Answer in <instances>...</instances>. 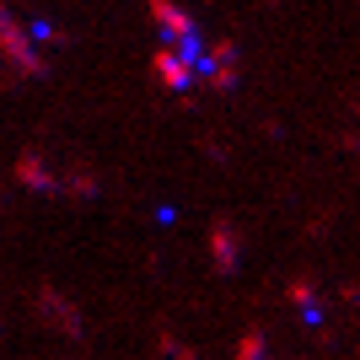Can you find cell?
<instances>
[{"mask_svg":"<svg viewBox=\"0 0 360 360\" xmlns=\"http://www.w3.org/2000/svg\"><path fill=\"white\" fill-rule=\"evenodd\" d=\"M38 307H44L49 323H60L65 333H81V317H75V307L60 296V290H38Z\"/></svg>","mask_w":360,"mask_h":360,"instance_id":"obj_1","label":"cell"},{"mask_svg":"<svg viewBox=\"0 0 360 360\" xmlns=\"http://www.w3.org/2000/svg\"><path fill=\"white\" fill-rule=\"evenodd\" d=\"M210 258H215V269H221V274L237 269V231H231V226H215V237H210Z\"/></svg>","mask_w":360,"mask_h":360,"instance_id":"obj_2","label":"cell"},{"mask_svg":"<svg viewBox=\"0 0 360 360\" xmlns=\"http://www.w3.org/2000/svg\"><path fill=\"white\" fill-rule=\"evenodd\" d=\"M156 70H162V81H172V86H188V75H194L178 54H162V60H156Z\"/></svg>","mask_w":360,"mask_h":360,"instance_id":"obj_3","label":"cell"},{"mask_svg":"<svg viewBox=\"0 0 360 360\" xmlns=\"http://www.w3.org/2000/svg\"><path fill=\"white\" fill-rule=\"evenodd\" d=\"M258 355H264V333L248 328V333H242V345H237V360H258Z\"/></svg>","mask_w":360,"mask_h":360,"instance_id":"obj_4","label":"cell"},{"mask_svg":"<svg viewBox=\"0 0 360 360\" xmlns=\"http://www.w3.org/2000/svg\"><path fill=\"white\" fill-rule=\"evenodd\" d=\"M290 301H296V307H317V285L312 280H296V285H290Z\"/></svg>","mask_w":360,"mask_h":360,"instance_id":"obj_5","label":"cell"}]
</instances>
